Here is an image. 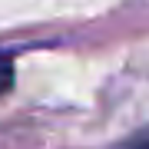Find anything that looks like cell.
<instances>
[{
    "instance_id": "6da1fadb",
    "label": "cell",
    "mask_w": 149,
    "mask_h": 149,
    "mask_svg": "<svg viewBox=\"0 0 149 149\" xmlns=\"http://www.w3.org/2000/svg\"><path fill=\"white\" fill-rule=\"evenodd\" d=\"M13 90V56L0 50V96Z\"/></svg>"
},
{
    "instance_id": "7a4b0ae2",
    "label": "cell",
    "mask_w": 149,
    "mask_h": 149,
    "mask_svg": "<svg viewBox=\"0 0 149 149\" xmlns=\"http://www.w3.org/2000/svg\"><path fill=\"white\" fill-rule=\"evenodd\" d=\"M113 149H149V126L136 129L133 136H126V139H123V143H116Z\"/></svg>"
}]
</instances>
